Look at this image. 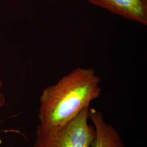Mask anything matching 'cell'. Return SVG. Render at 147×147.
<instances>
[{"mask_svg": "<svg viewBox=\"0 0 147 147\" xmlns=\"http://www.w3.org/2000/svg\"><path fill=\"white\" fill-rule=\"evenodd\" d=\"M101 79L93 68L78 67L43 89L39 98V125L66 124L101 94Z\"/></svg>", "mask_w": 147, "mask_h": 147, "instance_id": "6da1fadb", "label": "cell"}, {"mask_svg": "<svg viewBox=\"0 0 147 147\" xmlns=\"http://www.w3.org/2000/svg\"><path fill=\"white\" fill-rule=\"evenodd\" d=\"M87 107L65 124L56 127L38 125L32 147H90L94 140V126L88 124Z\"/></svg>", "mask_w": 147, "mask_h": 147, "instance_id": "7a4b0ae2", "label": "cell"}, {"mask_svg": "<svg viewBox=\"0 0 147 147\" xmlns=\"http://www.w3.org/2000/svg\"><path fill=\"white\" fill-rule=\"evenodd\" d=\"M92 5L105 9L143 25H147V0H87Z\"/></svg>", "mask_w": 147, "mask_h": 147, "instance_id": "3957f363", "label": "cell"}, {"mask_svg": "<svg viewBox=\"0 0 147 147\" xmlns=\"http://www.w3.org/2000/svg\"><path fill=\"white\" fill-rule=\"evenodd\" d=\"M88 117L95 131L94 140L90 147H125L119 132L105 121L102 112L89 107Z\"/></svg>", "mask_w": 147, "mask_h": 147, "instance_id": "277c9868", "label": "cell"}, {"mask_svg": "<svg viewBox=\"0 0 147 147\" xmlns=\"http://www.w3.org/2000/svg\"><path fill=\"white\" fill-rule=\"evenodd\" d=\"M3 87V83L1 81V80H0V109L5 104V96L3 94V93L2 92L1 89Z\"/></svg>", "mask_w": 147, "mask_h": 147, "instance_id": "5b68a950", "label": "cell"}]
</instances>
